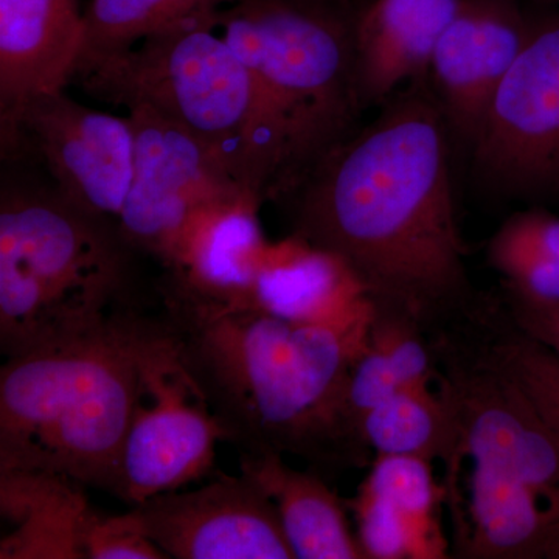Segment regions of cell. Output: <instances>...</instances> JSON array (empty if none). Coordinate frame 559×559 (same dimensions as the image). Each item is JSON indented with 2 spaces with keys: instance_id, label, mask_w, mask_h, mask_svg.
<instances>
[{
  "instance_id": "cell-12",
  "label": "cell",
  "mask_w": 559,
  "mask_h": 559,
  "mask_svg": "<svg viewBox=\"0 0 559 559\" xmlns=\"http://www.w3.org/2000/svg\"><path fill=\"white\" fill-rule=\"evenodd\" d=\"M168 558L296 559L277 507L246 474L194 491H168L132 507Z\"/></svg>"
},
{
  "instance_id": "cell-14",
  "label": "cell",
  "mask_w": 559,
  "mask_h": 559,
  "mask_svg": "<svg viewBox=\"0 0 559 559\" xmlns=\"http://www.w3.org/2000/svg\"><path fill=\"white\" fill-rule=\"evenodd\" d=\"M264 204L250 191H237L198 210L164 267L159 290L242 308L271 241L261 227Z\"/></svg>"
},
{
  "instance_id": "cell-23",
  "label": "cell",
  "mask_w": 559,
  "mask_h": 559,
  "mask_svg": "<svg viewBox=\"0 0 559 559\" xmlns=\"http://www.w3.org/2000/svg\"><path fill=\"white\" fill-rule=\"evenodd\" d=\"M489 264L502 275L511 297L559 304V218L527 210L511 216L488 246Z\"/></svg>"
},
{
  "instance_id": "cell-10",
  "label": "cell",
  "mask_w": 559,
  "mask_h": 559,
  "mask_svg": "<svg viewBox=\"0 0 559 559\" xmlns=\"http://www.w3.org/2000/svg\"><path fill=\"white\" fill-rule=\"evenodd\" d=\"M128 114L134 127L135 159L120 234L142 259L150 257L165 267L198 210L249 190L238 186L212 151L175 121L142 105Z\"/></svg>"
},
{
  "instance_id": "cell-30",
  "label": "cell",
  "mask_w": 559,
  "mask_h": 559,
  "mask_svg": "<svg viewBox=\"0 0 559 559\" xmlns=\"http://www.w3.org/2000/svg\"><path fill=\"white\" fill-rule=\"evenodd\" d=\"M511 308L522 333L559 359V304H532L511 297Z\"/></svg>"
},
{
  "instance_id": "cell-24",
  "label": "cell",
  "mask_w": 559,
  "mask_h": 559,
  "mask_svg": "<svg viewBox=\"0 0 559 559\" xmlns=\"http://www.w3.org/2000/svg\"><path fill=\"white\" fill-rule=\"evenodd\" d=\"M362 487L384 499L406 525L412 559L447 558V540L437 513L443 489L433 477L432 462L407 455H377Z\"/></svg>"
},
{
  "instance_id": "cell-18",
  "label": "cell",
  "mask_w": 559,
  "mask_h": 559,
  "mask_svg": "<svg viewBox=\"0 0 559 559\" xmlns=\"http://www.w3.org/2000/svg\"><path fill=\"white\" fill-rule=\"evenodd\" d=\"M83 488L49 471L0 469V559H84L92 509Z\"/></svg>"
},
{
  "instance_id": "cell-9",
  "label": "cell",
  "mask_w": 559,
  "mask_h": 559,
  "mask_svg": "<svg viewBox=\"0 0 559 559\" xmlns=\"http://www.w3.org/2000/svg\"><path fill=\"white\" fill-rule=\"evenodd\" d=\"M0 159L35 165L66 200L119 226L134 173V127L130 114L90 108L66 90L47 92L0 127Z\"/></svg>"
},
{
  "instance_id": "cell-4",
  "label": "cell",
  "mask_w": 559,
  "mask_h": 559,
  "mask_svg": "<svg viewBox=\"0 0 559 559\" xmlns=\"http://www.w3.org/2000/svg\"><path fill=\"white\" fill-rule=\"evenodd\" d=\"M117 224L84 212L35 165H0V348L7 358L140 308Z\"/></svg>"
},
{
  "instance_id": "cell-16",
  "label": "cell",
  "mask_w": 559,
  "mask_h": 559,
  "mask_svg": "<svg viewBox=\"0 0 559 559\" xmlns=\"http://www.w3.org/2000/svg\"><path fill=\"white\" fill-rule=\"evenodd\" d=\"M81 33L79 0H0V127L36 95L68 90Z\"/></svg>"
},
{
  "instance_id": "cell-15",
  "label": "cell",
  "mask_w": 559,
  "mask_h": 559,
  "mask_svg": "<svg viewBox=\"0 0 559 559\" xmlns=\"http://www.w3.org/2000/svg\"><path fill=\"white\" fill-rule=\"evenodd\" d=\"M371 336L378 307L347 261L290 234L270 242L245 307Z\"/></svg>"
},
{
  "instance_id": "cell-20",
  "label": "cell",
  "mask_w": 559,
  "mask_h": 559,
  "mask_svg": "<svg viewBox=\"0 0 559 559\" xmlns=\"http://www.w3.org/2000/svg\"><path fill=\"white\" fill-rule=\"evenodd\" d=\"M240 469L277 507L296 559H366L344 503L318 474L290 468L277 452L240 454Z\"/></svg>"
},
{
  "instance_id": "cell-21",
  "label": "cell",
  "mask_w": 559,
  "mask_h": 559,
  "mask_svg": "<svg viewBox=\"0 0 559 559\" xmlns=\"http://www.w3.org/2000/svg\"><path fill=\"white\" fill-rule=\"evenodd\" d=\"M237 0H91L75 68L134 49L142 40L197 21H218ZM73 75V73H72Z\"/></svg>"
},
{
  "instance_id": "cell-27",
  "label": "cell",
  "mask_w": 559,
  "mask_h": 559,
  "mask_svg": "<svg viewBox=\"0 0 559 559\" xmlns=\"http://www.w3.org/2000/svg\"><path fill=\"white\" fill-rule=\"evenodd\" d=\"M84 559H167L146 535L138 511L105 516L92 510L81 533Z\"/></svg>"
},
{
  "instance_id": "cell-11",
  "label": "cell",
  "mask_w": 559,
  "mask_h": 559,
  "mask_svg": "<svg viewBox=\"0 0 559 559\" xmlns=\"http://www.w3.org/2000/svg\"><path fill=\"white\" fill-rule=\"evenodd\" d=\"M440 385L462 455L522 481L559 513V430L527 395L481 359L451 366Z\"/></svg>"
},
{
  "instance_id": "cell-6",
  "label": "cell",
  "mask_w": 559,
  "mask_h": 559,
  "mask_svg": "<svg viewBox=\"0 0 559 559\" xmlns=\"http://www.w3.org/2000/svg\"><path fill=\"white\" fill-rule=\"evenodd\" d=\"M218 21L150 36L73 72L70 86L124 109L148 106L194 135L242 189L270 202L282 139L255 76Z\"/></svg>"
},
{
  "instance_id": "cell-7",
  "label": "cell",
  "mask_w": 559,
  "mask_h": 559,
  "mask_svg": "<svg viewBox=\"0 0 559 559\" xmlns=\"http://www.w3.org/2000/svg\"><path fill=\"white\" fill-rule=\"evenodd\" d=\"M530 9L527 43L468 150L474 182L506 200L559 194V9Z\"/></svg>"
},
{
  "instance_id": "cell-22",
  "label": "cell",
  "mask_w": 559,
  "mask_h": 559,
  "mask_svg": "<svg viewBox=\"0 0 559 559\" xmlns=\"http://www.w3.org/2000/svg\"><path fill=\"white\" fill-rule=\"evenodd\" d=\"M360 436L377 455L444 460L450 468L462 457L454 419L433 390H401L362 418Z\"/></svg>"
},
{
  "instance_id": "cell-25",
  "label": "cell",
  "mask_w": 559,
  "mask_h": 559,
  "mask_svg": "<svg viewBox=\"0 0 559 559\" xmlns=\"http://www.w3.org/2000/svg\"><path fill=\"white\" fill-rule=\"evenodd\" d=\"M479 359L509 377L559 430V359L554 353L520 331L492 341Z\"/></svg>"
},
{
  "instance_id": "cell-5",
  "label": "cell",
  "mask_w": 559,
  "mask_h": 559,
  "mask_svg": "<svg viewBox=\"0 0 559 559\" xmlns=\"http://www.w3.org/2000/svg\"><path fill=\"white\" fill-rule=\"evenodd\" d=\"M356 0H237L218 28L255 76L282 139L280 204L359 130Z\"/></svg>"
},
{
  "instance_id": "cell-8",
  "label": "cell",
  "mask_w": 559,
  "mask_h": 559,
  "mask_svg": "<svg viewBox=\"0 0 559 559\" xmlns=\"http://www.w3.org/2000/svg\"><path fill=\"white\" fill-rule=\"evenodd\" d=\"M219 441L229 443V433L183 366L178 344L159 316L140 364L119 498L135 507L204 479L215 468Z\"/></svg>"
},
{
  "instance_id": "cell-19",
  "label": "cell",
  "mask_w": 559,
  "mask_h": 559,
  "mask_svg": "<svg viewBox=\"0 0 559 559\" xmlns=\"http://www.w3.org/2000/svg\"><path fill=\"white\" fill-rule=\"evenodd\" d=\"M468 558H559V513L538 492L502 471L473 462Z\"/></svg>"
},
{
  "instance_id": "cell-2",
  "label": "cell",
  "mask_w": 559,
  "mask_h": 559,
  "mask_svg": "<svg viewBox=\"0 0 559 559\" xmlns=\"http://www.w3.org/2000/svg\"><path fill=\"white\" fill-rule=\"evenodd\" d=\"M159 294L183 366L240 454L289 452L311 465L358 457L366 443L348 384L370 336Z\"/></svg>"
},
{
  "instance_id": "cell-13",
  "label": "cell",
  "mask_w": 559,
  "mask_h": 559,
  "mask_svg": "<svg viewBox=\"0 0 559 559\" xmlns=\"http://www.w3.org/2000/svg\"><path fill=\"white\" fill-rule=\"evenodd\" d=\"M532 9L520 0H463L441 36L428 81L452 135L473 145L492 98L520 58Z\"/></svg>"
},
{
  "instance_id": "cell-29",
  "label": "cell",
  "mask_w": 559,
  "mask_h": 559,
  "mask_svg": "<svg viewBox=\"0 0 559 559\" xmlns=\"http://www.w3.org/2000/svg\"><path fill=\"white\" fill-rule=\"evenodd\" d=\"M404 390L380 348L369 345L352 369L348 384V411L360 436L362 418L374 407ZM362 437V436H360Z\"/></svg>"
},
{
  "instance_id": "cell-17",
  "label": "cell",
  "mask_w": 559,
  "mask_h": 559,
  "mask_svg": "<svg viewBox=\"0 0 559 559\" xmlns=\"http://www.w3.org/2000/svg\"><path fill=\"white\" fill-rule=\"evenodd\" d=\"M463 0L358 3L356 61L364 108H381L429 76L433 51Z\"/></svg>"
},
{
  "instance_id": "cell-31",
  "label": "cell",
  "mask_w": 559,
  "mask_h": 559,
  "mask_svg": "<svg viewBox=\"0 0 559 559\" xmlns=\"http://www.w3.org/2000/svg\"><path fill=\"white\" fill-rule=\"evenodd\" d=\"M530 7H540V9H559V0H520Z\"/></svg>"
},
{
  "instance_id": "cell-3",
  "label": "cell",
  "mask_w": 559,
  "mask_h": 559,
  "mask_svg": "<svg viewBox=\"0 0 559 559\" xmlns=\"http://www.w3.org/2000/svg\"><path fill=\"white\" fill-rule=\"evenodd\" d=\"M157 326L142 308L7 358L0 469L49 471L119 498L140 364Z\"/></svg>"
},
{
  "instance_id": "cell-28",
  "label": "cell",
  "mask_w": 559,
  "mask_h": 559,
  "mask_svg": "<svg viewBox=\"0 0 559 559\" xmlns=\"http://www.w3.org/2000/svg\"><path fill=\"white\" fill-rule=\"evenodd\" d=\"M349 506L358 522L356 536L366 559H412L406 525L384 499L360 485Z\"/></svg>"
},
{
  "instance_id": "cell-1",
  "label": "cell",
  "mask_w": 559,
  "mask_h": 559,
  "mask_svg": "<svg viewBox=\"0 0 559 559\" xmlns=\"http://www.w3.org/2000/svg\"><path fill=\"white\" fill-rule=\"evenodd\" d=\"M285 198L293 234L347 261L378 311L417 325L468 305L454 140L429 81L399 92Z\"/></svg>"
},
{
  "instance_id": "cell-26",
  "label": "cell",
  "mask_w": 559,
  "mask_h": 559,
  "mask_svg": "<svg viewBox=\"0 0 559 559\" xmlns=\"http://www.w3.org/2000/svg\"><path fill=\"white\" fill-rule=\"evenodd\" d=\"M419 326L409 319L377 312L370 342L380 348L404 390L428 392L433 380L430 353L418 337Z\"/></svg>"
}]
</instances>
